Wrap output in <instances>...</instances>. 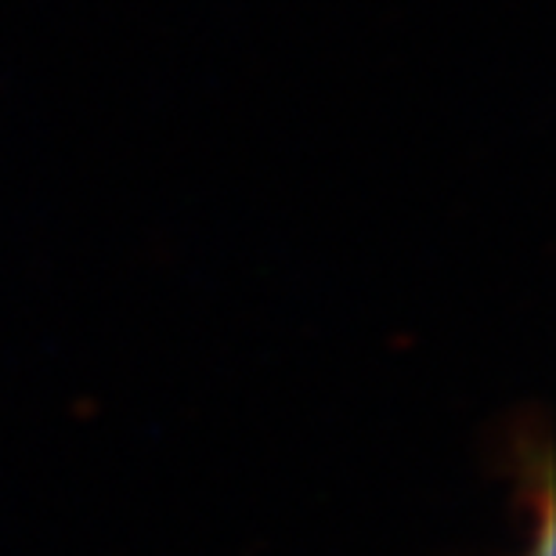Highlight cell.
Instances as JSON below:
<instances>
[{"mask_svg":"<svg viewBox=\"0 0 556 556\" xmlns=\"http://www.w3.org/2000/svg\"><path fill=\"white\" fill-rule=\"evenodd\" d=\"M517 470V492L531 506V546L517 556H553V466H549V441L546 430H517L514 433V455H509Z\"/></svg>","mask_w":556,"mask_h":556,"instance_id":"6da1fadb","label":"cell"}]
</instances>
